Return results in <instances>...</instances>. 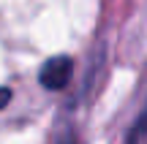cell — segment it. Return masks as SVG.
I'll return each instance as SVG.
<instances>
[{
    "label": "cell",
    "instance_id": "2",
    "mask_svg": "<svg viewBox=\"0 0 147 144\" xmlns=\"http://www.w3.org/2000/svg\"><path fill=\"white\" fill-rule=\"evenodd\" d=\"M125 144H147V112L131 125V131L125 136Z\"/></svg>",
    "mask_w": 147,
    "mask_h": 144
},
{
    "label": "cell",
    "instance_id": "1",
    "mask_svg": "<svg viewBox=\"0 0 147 144\" xmlns=\"http://www.w3.org/2000/svg\"><path fill=\"white\" fill-rule=\"evenodd\" d=\"M71 76H74V60L68 54H55V57H49L41 65L38 82L47 90H63V87H68Z\"/></svg>",
    "mask_w": 147,
    "mask_h": 144
},
{
    "label": "cell",
    "instance_id": "4",
    "mask_svg": "<svg viewBox=\"0 0 147 144\" xmlns=\"http://www.w3.org/2000/svg\"><path fill=\"white\" fill-rule=\"evenodd\" d=\"M8 101H11V90H8V87H0V109H3Z\"/></svg>",
    "mask_w": 147,
    "mask_h": 144
},
{
    "label": "cell",
    "instance_id": "3",
    "mask_svg": "<svg viewBox=\"0 0 147 144\" xmlns=\"http://www.w3.org/2000/svg\"><path fill=\"white\" fill-rule=\"evenodd\" d=\"M55 144H79V139H76V133H74V131H63V133L55 139Z\"/></svg>",
    "mask_w": 147,
    "mask_h": 144
}]
</instances>
